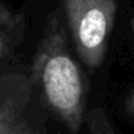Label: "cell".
I'll use <instances>...</instances> for the list:
<instances>
[{
  "instance_id": "6da1fadb",
  "label": "cell",
  "mask_w": 134,
  "mask_h": 134,
  "mask_svg": "<svg viewBox=\"0 0 134 134\" xmlns=\"http://www.w3.org/2000/svg\"><path fill=\"white\" fill-rule=\"evenodd\" d=\"M34 73L47 103L72 133H77L85 111V83L80 68L68 52L66 35L53 17L34 60Z\"/></svg>"
},
{
  "instance_id": "7a4b0ae2",
  "label": "cell",
  "mask_w": 134,
  "mask_h": 134,
  "mask_svg": "<svg viewBox=\"0 0 134 134\" xmlns=\"http://www.w3.org/2000/svg\"><path fill=\"white\" fill-rule=\"evenodd\" d=\"M68 25L81 60L98 68L105 55L117 12L116 0H64Z\"/></svg>"
},
{
  "instance_id": "3957f363",
  "label": "cell",
  "mask_w": 134,
  "mask_h": 134,
  "mask_svg": "<svg viewBox=\"0 0 134 134\" xmlns=\"http://www.w3.org/2000/svg\"><path fill=\"white\" fill-rule=\"evenodd\" d=\"M26 124L18 119V109L12 105L9 100L0 102V134H12Z\"/></svg>"
},
{
  "instance_id": "277c9868",
  "label": "cell",
  "mask_w": 134,
  "mask_h": 134,
  "mask_svg": "<svg viewBox=\"0 0 134 134\" xmlns=\"http://www.w3.org/2000/svg\"><path fill=\"white\" fill-rule=\"evenodd\" d=\"M86 120L91 134H117L112 128V125L109 124L102 108L90 111L86 116Z\"/></svg>"
},
{
  "instance_id": "5b68a950",
  "label": "cell",
  "mask_w": 134,
  "mask_h": 134,
  "mask_svg": "<svg viewBox=\"0 0 134 134\" xmlns=\"http://www.w3.org/2000/svg\"><path fill=\"white\" fill-rule=\"evenodd\" d=\"M1 8H0V57L7 52L8 48V38L5 37V33L1 30V21H3V16H1Z\"/></svg>"
},
{
  "instance_id": "8992f818",
  "label": "cell",
  "mask_w": 134,
  "mask_h": 134,
  "mask_svg": "<svg viewBox=\"0 0 134 134\" xmlns=\"http://www.w3.org/2000/svg\"><path fill=\"white\" fill-rule=\"evenodd\" d=\"M12 134H39V133H37L35 130H33V129H30L27 125H25V126L20 128L18 130H16L14 133H12Z\"/></svg>"
},
{
  "instance_id": "52a82bcc",
  "label": "cell",
  "mask_w": 134,
  "mask_h": 134,
  "mask_svg": "<svg viewBox=\"0 0 134 134\" xmlns=\"http://www.w3.org/2000/svg\"><path fill=\"white\" fill-rule=\"evenodd\" d=\"M130 104H132V107L134 108V94H133V96H132V100H130Z\"/></svg>"
}]
</instances>
